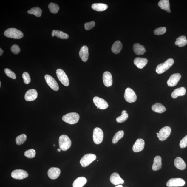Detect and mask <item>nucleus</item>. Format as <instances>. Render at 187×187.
Wrapping results in <instances>:
<instances>
[{"label": "nucleus", "instance_id": "nucleus-1", "mask_svg": "<svg viewBox=\"0 0 187 187\" xmlns=\"http://www.w3.org/2000/svg\"><path fill=\"white\" fill-rule=\"evenodd\" d=\"M60 149L63 151H66L72 145V141L69 137L65 135H61L59 140Z\"/></svg>", "mask_w": 187, "mask_h": 187}, {"label": "nucleus", "instance_id": "nucleus-2", "mask_svg": "<svg viewBox=\"0 0 187 187\" xmlns=\"http://www.w3.org/2000/svg\"><path fill=\"white\" fill-rule=\"evenodd\" d=\"M4 34L6 37L14 39H20L24 36L22 32L18 29L13 28L6 30L4 32Z\"/></svg>", "mask_w": 187, "mask_h": 187}, {"label": "nucleus", "instance_id": "nucleus-3", "mask_svg": "<svg viewBox=\"0 0 187 187\" xmlns=\"http://www.w3.org/2000/svg\"><path fill=\"white\" fill-rule=\"evenodd\" d=\"M174 61L173 59H169L163 63L158 64L157 66L156 71L158 74H162L169 69L173 65Z\"/></svg>", "mask_w": 187, "mask_h": 187}, {"label": "nucleus", "instance_id": "nucleus-4", "mask_svg": "<svg viewBox=\"0 0 187 187\" xmlns=\"http://www.w3.org/2000/svg\"><path fill=\"white\" fill-rule=\"evenodd\" d=\"M80 118L78 114L75 112L70 113L63 116L62 120L66 123L70 124H76Z\"/></svg>", "mask_w": 187, "mask_h": 187}, {"label": "nucleus", "instance_id": "nucleus-5", "mask_svg": "<svg viewBox=\"0 0 187 187\" xmlns=\"http://www.w3.org/2000/svg\"><path fill=\"white\" fill-rule=\"evenodd\" d=\"M104 137V134L101 128L97 127L94 129L93 132V140L97 145L102 142Z\"/></svg>", "mask_w": 187, "mask_h": 187}, {"label": "nucleus", "instance_id": "nucleus-6", "mask_svg": "<svg viewBox=\"0 0 187 187\" xmlns=\"http://www.w3.org/2000/svg\"><path fill=\"white\" fill-rule=\"evenodd\" d=\"M96 159L95 154H85L81 158L80 163L83 167H86L93 162Z\"/></svg>", "mask_w": 187, "mask_h": 187}, {"label": "nucleus", "instance_id": "nucleus-7", "mask_svg": "<svg viewBox=\"0 0 187 187\" xmlns=\"http://www.w3.org/2000/svg\"><path fill=\"white\" fill-rule=\"evenodd\" d=\"M124 98L127 102L130 103L135 102L137 99L136 94L130 88H127L126 89L124 94Z\"/></svg>", "mask_w": 187, "mask_h": 187}, {"label": "nucleus", "instance_id": "nucleus-8", "mask_svg": "<svg viewBox=\"0 0 187 187\" xmlns=\"http://www.w3.org/2000/svg\"><path fill=\"white\" fill-rule=\"evenodd\" d=\"M56 74L58 79L62 84L66 86H68L69 85V80L67 75L63 70L61 69H58L56 71Z\"/></svg>", "mask_w": 187, "mask_h": 187}, {"label": "nucleus", "instance_id": "nucleus-9", "mask_svg": "<svg viewBox=\"0 0 187 187\" xmlns=\"http://www.w3.org/2000/svg\"><path fill=\"white\" fill-rule=\"evenodd\" d=\"M171 132V129L168 126H165L159 131L157 136L160 141H164L167 138Z\"/></svg>", "mask_w": 187, "mask_h": 187}, {"label": "nucleus", "instance_id": "nucleus-10", "mask_svg": "<svg viewBox=\"0 0 187 187\" xmlns=\"http://www.w3.org/2000/svg\"><path fill=\"white\" fill-rule=\"evenodd\" d=\"M27 172L22 169H16L13 171L11 173L12 177L16 180H23L28 177Z\"/></svg>", "mask_w": 187, "mask_h": 187}, {"label": "nucleus", "instance_id": "nucleus-11", "mask_svg": "<svg viewBox=\"0 0 187 187\" xmlns=\"http://www.w3.org/2000/svg\"><path fill=\"white\" fill-rule=\"evenodd\" d=\"M45 80L49 86L54 91H58L59 89L58 85L55 79L49 75H46L44 77Z\"/></svg>", "mask_w": 187, "mask_h": 187}, {"label": "nucleus", "instance_id": "nucleus-12", "mask_svg": "<svg viewBox=\"0 0 187 187\" xmlns=\"http://www.w3.org/2000/svg\"><path fill=\"white\" fill-rule=\"evenodd\" d=\"M184 180L181 178H171L169 180L166 184L168 187H179L183 186L185 184Z\"/></svg>", "mask_w": 187, "mask_h": 187}, {"label": "nucleus", "instance_id": "nucleus-13", "mask_svg": "<svg viewBox=\"0 0 187 187\" xmlns=\"http://www.w3.org/2000/svg\"><path fill=\"white\" fill-rule=\"evenodd\" d=\"M93 101L94 104L100 109H104L108 108V103L103 99L95 96L93 98Z\"/></svg>", "mask_w": 187, "mask_h": 187}, {"label": "nucleus", "instance_id": "nucleus-14", "mask_svg": "<svg viewBox=\"0 0 187 187\" xmlns=\"http://www.w3.org/2000/svg\"><path fill=\"white\" fill-rule=\"evenodd\" d=\"M181 76L180 74H173L171 75L167 81V84L169 87H174L177 85L181 78Z\"/></svg>", "mask_w": 187, "mask_h": 187}, {"label": "nucleus", "instance_id": "nucleus-15", "mask_svg": "<svg viewBox=\"0 0 187 187\" xmlns=\"http://www.w3.org/2000/svg\"><path fill=\"white\" fill-rule=\"evenodd\" d=\"M145 144V141L143 139H137L133 146V151L135 152L141 151L144 148Z\"/></svg>", "mask_w": 187, "mask_h": 187}, {"label": "nucleus", "instance_id": "nucleus-16", "mask_svg": "<svg viewBox=\"0 0 187 187\" xmlns=\"http://www.w3.org/2000/svg\"><path fill=\"white\" fill-rule=\"evenodd\" d=\"M103 80L105 86L111 87L113 83L112 77L111 73L109 72H104L103 76Z\"/></svg>", "mask_w": 187, "mask_h": 187}, {"label": "nucleus", "instance_id": "nucleus-17", "mask_svg": "<svg viewBox=\"0 0 187 187\" xmlns=\"http://www.w3.org/2000/svg\"><path fill=\"white\" fill-rule=\"evenodd\" d=\"M38 96L37 92L35 89H30L25 93V99L27 101H31L36 100L38 97Z\"/></svg>", "mask_w": 187, "mask_h": 187}, {"label": "nucleus", "instance_id": "nucleus-18", "mask_svg": "<svg viewBox=\"0 0 187 187\" xmlns=\"http://www.w3.org/2000/svg\"><path fill=\"white\" fill-rule=\"evenodd\" d=\"M61 170L57 167H51L49 169L48 172V177L50 179L55 180L59 177L61 174Z\"/></svg>", "mask_w": 187, "mask_h": 187}, {"label": "nucleus", "instance_id": "nucleus-19", "mask_svg": "<svg viewBox=\"0 0 187 187\" xmlns=\"http://www.w3.org/2000/svg\"><path fill=\"white\" fill-rule=\"evenodd\" d=\"M111 183L115 185L122 184L124 183V180L120 177L119 175L117 173H114L112 174L110 177Z\"/></svg>", "mask_w": 187, "mask_h": 187}, {"label": "nucleus", "instance_id": "nucleus-20", "mask_svg": "<svg viewBox=\"0 0 187 187\" xmlns=\"http://www.w3.org/2000/svg\"><path fill=\"white\" fill-rule=\"evenodd\" d=\"M79 55L81 58L84 62H86L89 58V49L86 46H84L79 51Z\"/></svg>", "mask_w": 187, "mask_h": 187}, {"label": "nucleus", "instance_id": "nucleus-21", "mask_svg": "<svg viewBox=\"0 0 187 187\" xmlns=\"http://www.w3.org/2000/svg\"><path fill=\"white\" fill-rule=\"evenodd\" d=\"M148 60L145 58L137 57L134 60V64L137 68L142 69L147 64Z\"/></svg>", "mask_w": 187, "mask_h": 187}, {"label": "nucleus", "instance_id": "nucleus-22", "mask_svg": "<svg viewBox=\"0 0 187 187\" xmlns=\"http://www.w3.org/2000/svg\"><path fill=\"white\" fill-rule=\"evenodd\" d=\"M174 165L178 169L184 170L186 168V164L184 160L180 157H177L174 161Z\"/></svg>", "mask_w": 187, "mask_h": 187}, {"label": "nucleus", "instance_id": "nucleus-23", "mask_svg": "<svg viewBox=\"0 0 187 187\" xmlns=\"http://www.w3.org/2000/svg\"><path fill=\"white\" fill-rule=\"evenodd\" d=\"M162 166V158L160 156H157L154 159L152 169L154 171H157L161 169Z\"/></svg>", "mask_w": 187, "mask_h": 187}, {"label": "nucleus", "instance_id": "nucleus-24", "mask_svg": "<svg viewBox=\"0 0 187 187\" xmlns=\"http://www.w3.org/2000/svg\"><path fill=\"white\" fill-rule=\"evenodd\" d=\"M133 50L135 54L137 55H143L146 52L144 47L138 43L134 44L133 46Z\"/></svg>", "mask_w": 187, "mask_h": 187}, {"label": "nucleus", "instance_id": "nucleus-25", "mask_svg": "<svg viewBox=\"0 0 187 187\" xmlns=\"http://www.w3.org/2000/svg\"><path fill=\"white\" fill-rule=\"evenodd\" d=\"M186 93V89L184 87H181L175 89L171 94V97L173 98H177L179 96H183Z\"/></svg>", "mask_w": 187, "mask_h": 187}, {"label": "nucleus", "instance_id": "nucleus-26", "mask_svg": "<svg viewBox=\"0 0 187 187\" xmlns=\"http://www.w3.org/2000/svg\"><path fill=\"white\" fill-rule=\"evenodd\" d=\"M86 178L84 177L77 178L73 182V187H83L86 183Z\"/></svg>", "mask_w": 187, "mask_h": 187}, {"label": "nucleus", "instance_id": "nucleus-27", "mask_svg": "<svg viewBox=\"0 0 187 187\" xmlns=\"http://www.w3.org/2000/svg\"><path fill=\"white\" fill-rule=\"evenodd\" d=\"M122 48V43L120 41L118 40L114 43L112 47L111 50L113 53L118 54L120 52Z\"/></svg>", "mask_w": 187, "mask_h": 187}, {"label": "nucleus", "instance_id": "nucleus-28", "mask_svg": "<svg viewBox=\"0 0 187 187\" xmlns=\"http://www.w3.org/2000/svg\"><path fill=\"white\" fill-rule=\"evenodd\" d=\"M152 111L160 113H163L166 110V109L164 105L158 103H157L152 105Z\"/></svg>", "mask_w": 187, "mask_h": 187}, {"label": "nucleus", "instance_id": "nucleus-29", "mask_svg": "<svg viewBox=\"0 0 187 187\" xmlns=\"http://www.w3.org/2000/svg\"><path fill=\"white\" fill-rule=\"evenodd\" d=\"M92 9L97 11L101 12L106 10L108 8L106 4L102 3H95L92 5Z\"/></svg>", "mask_w": 187, "mask_h": 187}, {"label": "nucleus", "instance_id": "nucleus-30", "mask_svg": "<svg viewBox=\"0 0 187 187\" xmlns=\"http://www.w3.org/2000/svg\"><path fill=\"white\" fill-rule=\"evenodd\" d=\"M158 5L161 9L166 10L168 12H171L169 0H161L159 2Z\"/></svg>", "mask_w": 187, "mask_h": 187}, {"label": "nucleus", "instance_id": "nucleus-31", "mask_svg": "<svg viewBox=\"0 0 187 187\" xmlns=\"http://www.w3.org/2000/svg\"><path fill=\"white\" fill-rule=\"evenodd\" d=\"M187 44V40L185 36L182 35L180 36L176 39L175 44L179 47L185 46Z\"/></svg>", "mask_w": 187, "mask_h": 187}, {"label": "nucleus", "instance_id": "nucleus-32", "mask_svg": "<svg viewBox=\"0 0 187 187\" xmlns=\"http://www.w3.org/2000/svg\"><path fill=\"white\" fill-rule=\"evenodd\" d=\"M28 13L30 14H33L37 17L41 16L42 10L38 7L32 8L30 10L28 11Z\"/></svg>", "mask_w": 187, "mask_h": 187}, {"label": "nucleus", "instance_id": "nucleus-33", "mask_svg": "<svg viewBox=\"0 0 187 187\" xmlns=\"http://www.w3.org/2000/svg\"><path fill=\"white\" fill-rule=\"evenodd\" d=\"M128 118V115L126 110L122 111L121 115L116 119V121L118 123H121L126 121Z\"/></svg>", "mask_w": 187, "mask_h": 187}, {"label": "nucleus", "instance_id": "nucleus-34", "mask_svg": "<svg viewBox=\"0 0 187 187\" xmlns=\"http://www.w3.org/2000/svg\"><path fill=\"white\" fill-rule=\"evenodd\" d=\"M124 135V132L123 131L120 130L118 131V132L116 133L113 137L112 141V143L113 144L117 143L119 140L123 137Z\"/></svg>", "mask_w": 187, "mask_h": 187}, {"label": "nucleus", "instance_id": "nucleus-35", "mask_svg": "<svg viewBox=\"0 0 187 187\" xmlns=\"http://www.w3.org/2000/svg\"><path fill=\"white\" fill-rule=\"evenodd\" d=\"M27 139V135L24 134L19 135L16 137V144L18 145H22L26 141Z\"/></svg>", "mask_w": 187, "mask_h": 187}, {"label": "nucleus", "instance_id": "nucleus-36", "mask_svg": "<svg viewBox=\"0 0 187 187\" xmlns=\"http://www.w3.org/2000/svg\"><path fill=\"white\" fill-rule=\"evenodd\" d=\"M55 35L57 38L62 39H67L69 38L68 34L61 31L55 30Z\"/></svg>", "mask_w": 187, "mask_h": 187}, {"label": "nucleus", "instance_id": "nucleus-37", "mask_svg": "<svg viewBox=\"0 0 187 187\" xmlns=\"http://www.w3.org/2000/svg\"><path fill=\"white\" fill-rule=\"evenodd\" d=\"M48 8L50 12L53 14H57L59 10V6L57 4L52 3L49 4Z\"/></svg>", "mask_w": 187, "mask_h": 187}, {"label": "nucleus", "instance_id": "nucleus-38", "mask_svg": "<svg viewBox=\"0 0 187 187\" xmlns=\"http://www.w3.org/2000/svg\"><path fill=\"white\" fill-rule=\"evenodd\" d=\"M36 154L35 150L34 149H30L27 150L24 152V155L27 158L30 159L35 157Z\"/></svg>", "mask_w": 187, "mask_h": 187}, {"label": "nucleus", "instance_id": "nucleus-39", "mask_svg": "<svg viewBox=\"0 0 187 187\" xmlns=\"http://www.w3.org/2000/svg\"><path fill=\"white\" fill-rule=\"evenodd\" d=\"M166 31V27H162L154 30V33L156 35H160L165 34Z\"/></svg>", "mask_w": 187, "mask_h": 187}, {"label": "nucleus", "instance_id": "nucleus-40", "mask_svg": "<svg viewBox=\"0 0 187 187\" xmlns=\"http://www.w3.org/2000/svg\"><path fill=\"white\" fill-rule=\"evenodd\" d=\"M4 72H5L6 75L8 77L14 79H16V74L9 69L5 68L4 70Z\"/></svg>", "mask_w": 187, "mask_h": 187}, {"label": "nucleus", "instance_id": "nucleus-41", "mask_svg": "<svg viewBox=\"0 0 187 187\" xmlns=\"http://www.w3.org/2000/svg\"><path fill=\"white\" fill-rule=\"evenodd\" d=\"M22 77L23 79L24 82L27 84H28L31 82V78L28 73L25 72L23 73Z\"/></svg>", "mask_w": 187, "mask_h": 187}, {"label": "nucleus", "instance_id": "nucleus-42", "mask_svg": "<svg viewBox=\"0 0 187 187\" xmlns=\"http://www.w3.org/2000/svg\"><path fill=\"white\" fill-rule=\"evenodd\" d=\"M11 50L15 54H18L20 52L21 49L18 45L15 44L11 47Z\"/></svg>", "mask_w": 187, "mask_h": 187}, {"label": "nucleus", "instance_id": "nucleus-43", "mask_svg": "<svg viewBox=\"0 0 187 187\" xmlns=\"http://www.w3.org/2000/svg\"><path fill=\"white\" fill-rule=\"evenodd\" d=\"M95 25V22L93 21L91 22L86 23L84 24L85 28L87 30H89L93 28Z\"/></svg>", "mask_w": 187, "mask_h": 187}, {"label": "nucleus", "instance_id": "nucleus-44", "mask_svg": "<svg viewBox=\"0 0 187 187\" xmlns=\"http://www.w3.org/2000/svg\"><path fill=\"white\" fill-rule=\"evenodd\" d=\"M180 147L182 148H184L187 146V135L180 141Z\"/></svg>", "mask_w": 187, "mask_h": 187}, {"label": "nucleus", "instance_id": "nucleus-45", "mask_svg": "<svg viewBox=\"0 0 187 187\" xmlns=\"http://www.w3.org/2000/svg\"><path fill=\"white\" fill-rule=\"evenodd\" d=\"M4 52V51L1 48H0V56H1L3 55V54Z\"/></svg>", "mask_w": 187, "mask_h": 187}, {"label": "nucleus", "instance_id": "nucleus-46", "mask_svg": "<svg viewBox=\"0 0 187 187\" xmlns=\"http://www.w3.org/2000/svg\"><path fill=\"white\" fill-rule=\"evenodd\" d=\"M52 37H54V36H55V30H53L52 32Z\"/></svg>", "mask_w": 187, "mask_h": 187}, {"label": "nucleus", "instance_id": "nucleus-47", "mask_svg": "<svg viewBox=\"0 0 187 187\" xmlns=\"http://www.w3.org/2000/svg\"><path fill=\"white\" fill-rule=\"evenodd\" d=\"M115 187H123V186H122L121 185H118V186H116Z\"/></svg>", "mask_w": 187, "mask_h": 187}, {"label": "nucleus", "instance_id": "nucleus-48", "mask_svg": "<svg viewBox=\"0 0 187 187\" xmlns=\"http://www.w3.org/2000/svg\"><path fill=\"white\" fill-rule=\"evenodd\" d=\"M57 150H58V152H61V149H59H59H57Z\"/></svg>", "mask_w": 187, "mask_h": 187}, {"label": "nucleus", "instance_id": "nucleus-49", "mask_svg": "<svg viewBox=\"0 0 187 187\" xmlns=\"http://www.w3.org/2000/svg\"><path fill=\"white\" fill-rule=\"evenodd\" d=\"M0 86L1 87V82H0Z\"/></svg>", "mask_w": 187, "mask_h": 187}, {"label": "nucleus", "instance_id": "nucleus-50", "mask_svg": "<svg viewBox=\"0 0 187 187\" xmlns=\"http://www.w3.org/2000/svg\"><path fill=\"white\" fill-rule=\"evenodd\" d=\"M55 146V145H53V146Z\"/></svg>", "mask_w": 187, "mask_h": 187}, {"label": "nucleus", "instance_id": "nucleus-51", "mask_svg": "<svg viewBox=\"0 0 187 187\" xmlns=\"http://www.w3.org/2000/svg\"><path fill=\"white\" fill-rule=\"evenodd\" d=\"M97 109H99V108H98V107H97Z\"/></svg>", "mask_w": 187, "mask_h": 187}]
</instances>
